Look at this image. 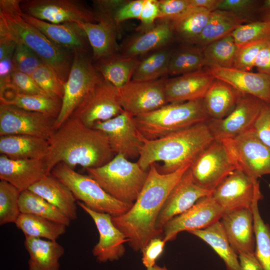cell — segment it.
Returning a JSON list of instances; mask_svg holds the SVG:
<instances>
[{"label":"cell","mask_w":270,"mask_h":270,"mask_svg":"<svg viewBox=\"0 0 270 270\" xmlns=\"http://www.w3.org/2000/svg\"><path fill=\"white\" fill-rule=\"evenodd\" d=\"M190 166L162 174L156 163L152 164L132 207L122 215L112 216L114 225L124 234L134 250L142 252L152 239L162 234L156 228L159 214L170 193Z\"/></svg>","instance_id":"obj_1"},{"label":"cell","mask_w":270,"mask_h":270,"mask_svg":"<svg viewBox=\"0 0 270 270\" xmlns=\"http://www.w3.org/2000/svg\"><path fill=\"white\" fill-rule=\"evenodd\" d=\"M48 148L44 159L48 174L60 163L74 169L100 167L115 156L107 135L86 126L70 116L48 139Z\"/></svg>","instance_id":"obj_2"},{"label":"cell","mask_w":270,"mask_h":270,"mask_svg":"<svg viewBox=\"0 0 270 270\" xmlns=\"http://www.w3.org/2000/svg\"><path fill=\"white\" fill-rule=\"evenodd\" d=\"M214 140L207 122L156 140H148L142 136L144 144L137 162L148 170L152 164L162 162L158 171L162 174L172 173L191 164Z\"/></svg>","instance_id":"obj_3"},{"label":"cell","mask_w":270,"mask_h":270,"mask_svg":"<svg viewBox=\"0 0 270 270\" xmlns=\"http://www.w3.org/2000/svg\"><path fill=\"white\" fill-rule=\"evenodd\" d=\"M18 2H9L0 8V36L25 44L50 67L64 83L70 70L74 54L56 44L42 32L26 22Z\"/></svg>","instance_id":"obj_4"},{"label":"cell","mask_w":270,"mask_h":270,"mask_svg":"<svg viewBox=\"0 0 270 270\" xmlns=\"http://www.w3.org/2000/svg\"><path fill=\"white\" fill-rule=\"evenodd\" d=\"M138 130L148 140L162 138L172 132L210 120L202 100L168 104L152 112L134 117Z\"/></svg>","instance_id":"obj_5"},{"label":"cell","mask_w":270,"mask_h":270,"mask_svg":"<svg viewBox=\"0 0 270 270\" xmlns=\"http://www.w3.org/2000/svg\"><path fill=\"white\" fill-rule=\"evenodd\" d=\"M111 196L122 202L134 204L148 175L138 162H134L121 154H116L104 165L86 169Z\"/></svg>","instance_id":"obj_6"},{"label":"cell","mask_w":270,"mask_h":270,"mask_svg":"<svg viewBox=\"0 0 270 270\" xmlns=\"http://www.w3.org/2000/svg\"><path fill=\"white\" fill-rule=\"evenodd\" d=\"M50 174L69 188L76 200L94 211L117 216L133 205L114 198L89 176L80 174L64 163L56 166Z\"/></svg>","instance_id":"obj_7"},{"label":"cell","mask_w":270,"mask_h":270,"mask_svg":"<svg viewBox=\"0 0 270 270\" xmlns=\"http://www.w3.org/2000/svg\"><path fill=\"white\" fill-rule=\"evenodd\" d=\"M102 78L86 56V52L74 53L70 70L64 86L60 110L54 124V130L71 116L86 96Z\"/></svg>","instance_id":"obj_8"},{"label":"cell","mask_w":270,"mask_h":270,"mask_svg":"<svg viewBox=\"0 0 270 270\" xmlns=\"http://www.w3.org/2000/svg\"><path fill=\"white\" fill-rule=\"evenodd\" d=\"M237 168L254 180L270 174V148L257 136L253 128L234 138L221 140Z\"/></svg>","instance_id":"obj_9"},{"label":"cell","mask_w":270,"mask_h":270,"mask_svg":"<svg viewBox=\"0 0 270 270\" xmlns=\"http://www.w3.org/2000/svg\"><path fill=\"white\" fill-rule=\"evenodd\" d=\"M237 168L225 144L216 140L190 166L195 184L212 192Z\"/></svg>","instance_id":"obj_10"},{"label":"cell","mask_w":270,"mask_h":270,"mask_svg":"<svg viewBox=\"0 0 270 270\" xmlns=\"http://www.w3.org/2000/svg\"><path fill=\"white\" fill-rule=\"evenodd\" d=\"M124 112L120 102L118 89L102 76L71 116L78 119L86 126L93 128L98 122L110 120Z\"/></svg>","instance_id":"obj_11"},{"label":"cell","mask_w":270,"mask_h":270,"mask_svg":"<svg viewBox=\"0 0 270 270\" xmlns=\"http://www.w3.org/2000/svg\"><path fill=\"white\" fill-rule=\"evenodd\" d=\"M20 7L24 13L52 24H80L98 21L96 14L79 0H22Z\"/></svg>","instance_id":"obj_12"},{"label":"cell","mask_w":270,"mask_h":270,"mask_svg":"<svg viewBox=\"0 0 270 270\" xmlns=\"http://www.w3.org/2000/svg\"><path fill=\"white\" fill-rule=\"evenodd\" d=\"M167 78L150 81L130 80L118 89L120 104L124 111L134 117L168 104L165 86Z\"/></svg>","instance_id":"obj_13"},{"label":"cell","mask_w":270,"mask_h":270,"mask_svg":"<svg viewBox=\"0 0 270 270\" xmlns=\"http://www.w3.org/2000/svg\"><path fill=\"white\" fill-rule=\"evenodd\" d=\"M56 118L16 106L0 104V136L28 135L48 140Z\"/></svg>","instance_id":"obj_14"},{"label":"cell","mask_w":270,"mask_h":270,"mask_svg":"<svg viewBox=\"0 0 270 270\" xmlns=\"http://www.w3.org/2000/svg\"><path fill=\"white\" fill-rule=\"evenodd\" d=\"M264 103L254 96L242 94L226 116L207 121L214 140L232 138L253 128Z\"/></svg>","instance_id":"obj_15"},{"label":"cell","mask_w":270,"mask_h":270,"mask_svg":"<svg viewBox=\"0 0 270 270\" xmlns=\"http://www.w3.org/2000/svg\"><path fill=\"white\" fill-rule=\"evenodd\" d=\"M260 192L259 182L237 168L214 190L212 196L224 212H226L251 208L256 196Z\"/></svg>","instance_id":"obj_16"},{"label":"cell","mask_w":270,"mask_h":270,"mask_svg":"<svg viewBox=\"0 0 270 270\" xmlns=\"http://www.w3.org/2000/svg\"><path fill=\"white\" fill-rule=\"evenodd\" d=\"M224 213L212 195L202 198L164 225L163 240L166 242L174 240L181 232L205 229L220 221Z\"/></svg>","instance_id":"obj_17"},{"label":"cell","mask_w":270,"mask_h":270,"mask_svg":"<svg viewBox=\"0 0 270 270\" xmlns=\"http://www.w3.org/2000/svg\"><path fill=\"white\" fill-rule=\"evenodd\" d=\"M93 128L107 135L115 154H121L128 159L138 158L144 144L142 136L130 113L124 111L110 120L98 122Z\"/></svg>","instance_id":"obj_18"},{"label":"cell","mask_w":270,"mask_h":270,"mask_svg":"<svg viewBox=\"0 0 270 270\" xmlns=\"http://www.w3.org/2000/svg\"><path fill=\"white\" fill-rule=\"evenodd\" d=\"M77 204L91 217L98 230L99 240L92 250L97 261L106 262L118 260L125 252L124 244L128 240L114 225L112 216L92 210L81 202L78 201Z\"/></svg>","instance_id":"obj_19"},{"label":"cell","mask_w":270,"mask_h":270,"mask_svg":"<svg viewBox=\"0 0 270 270\" xmlns=\"http://www.w3.org/2000/svg\"><path fill=\"white\" fill-rule=\"evenodd\" d=\"M212 192L196 185L190 168L174 187L159 214L156 228L163 232L164 225L173 218L186 212L198 200L212 195Z\"/></svg>","instance_id":"obj_20"},{"label":"cell","mask_w":270,"mask_h":270,"mask_svg":"<svg viewBox=\"0 0 270 270\" xmlns=\"http://www.w3.org/2000/svg\"><path fill=\"white\" fill-rule=\"evenodd\" d=\"M204 68L215 78L228 84L242 94L250 95L266 103H270V74L234 68Z\"/></svg>","instance_id":"obj_21"},{"label":"cell","mask_w":270,"mask_h":270,"mask_svg":"<svg viewBox=\"0 0 270 270\" xmlns=\"http://www.w3.org/2000/svg\"><path fill=\"white\" fill-rule=\"evenodd\" d=\"M220 222L230 246L238 256L254 253L256 240L251 208L224 212Z\"/></svg>","instance_id":"obj_22"},{"label":"cell","mask_w":270,"mask_h":270,"mask_svg":"<svg viewBox=\"0 0 270 270\" xmlns=\"http://www.w3.org/2000/svg\"><path fill=\"white\" fill-rule=\"evenodd\" d=\"M216 78L204 68L167 78L165 92L168 104L202 100Z\"/></svg>","instance_id":"obj_23"},{"label":"cell","mask_w":270,"mask_h":270,"mask_svg":"<svg viewBox=\"0 0 270 270\" xmlns=\"http://www.w3.org/2000/svg\"><path fill=\"white\" fill-rule=\"evenodd\" d=\"M48 174L42 159L16 160L0 154V180L10 183L20 192Z\"/></svg>","instance_id":"obj_24"},{"label":"cell","mask_w":270,"mask_h":270,"mask_svg":"<svg viewBox=\"0 0 270 270\" xmlns=\"http://www.w3.org/2000/svg\"><path fill=\"white\" fill-rule=\"evenodd\" d=\"M22 17L42 32L50 40L74 54L86 52L88 40L79 24L65 23L55 24L41 20L23 12Z\"/></svg>","instance_id":"obj_25"},{"label":"cell","mask_w":270,"mask_h":270,"mask_svg":"<svg viewBox=\"0 0 270 270\" xmlns=\"http://www.w3.org/2000/svg\"><path fill=\"white\" fill-rule=\"evenodd\" d=\"M98 22H86L79 25L84 32L92 48L93 58L98 61L116 54L118 26L112 20L96 16Z\"/></svg>","instance_id":"obj_26"},{"label":"cell","mask_w":270,"mask_h":270,"mask_svg":"<svg viewBox=\"0 0 270 270\" xmlns=\"http://www.w3.org/2000/svg\"><path fill=\"white\" fill-rule=\"evenodd\" d=\"M28 190L56 207L70 220L78 218V204L73 194L52 174L36 182Z\"/></svg>","instance_id":"obj_27"},{"label":"cell","mask_w":270,"mask_h":270,"mask_svg":"<svg viewBox=\"0 0 270 270\" xmlns=\"http://www.w3.org/2000/svg\"><path fill=\"white\" fill-rule=\"evenodd\" d=\"M24 244L29 254L28 270H60L64 249L56 240L25 236Z\"/></svg>","instance_id":"obj_28"},{"label":"cell","mask_w":270,"mask_h":270,"mask_svg":"<svg viewBox=\"0 0 270 270\" xmlns=\"http://www.w3.org/2000/svg\"><path fill=\"white\" fill-rule=\"evenodd\" d=\"M48 140L28 135L0 136V152L16 160L42 159L48 150Z\"/></svg>","instance_id":"obj_29"},{"label":"cell","mask_w":270,"mask_h":270,"mask_svg":"<svg viewBox=\"0 0 270 270\" xmlns=\"http://www.w3.org/2000/svg\"><path fill=\"white\" fill-rule=\"evenodd\" d=\"M173 37L174 32L170 22L161 20L150 30L128 40L122 46L120 54L138 58L166 45Z\"/></svg>","instance_id":"obj_30"},{"label":"cell","mask_w":270,"mask_h":270,"mask_svg":"<svg viewBox=\"0 0 270 270\" xmlns=\"http://www.w3.org/2000/svg\"><path fill=\"white\" fill-rule=\"evenodd\" d=\"M242 95L228 84L216 78L202 99L210 119L220 120L226 116Z\"/></svg>","instance_id":"obj_31"},{"label":"cell","mask_w":270,"mask_h":270,"mask_svg":"<svg viewBox=\"0 0 270 270\" xmlns=\"http://www.w3.org/2000/svg\"><path fill=\"white\" fill-rule=\"evenodd\" d=\"M140 61L138 58L115 54L98 60L95 67L106 81L120 88L132 80Z\"/></svg>","instance_id":"obj_32"},{"label":"cell","mask_w":270,"mask_h":270,"mask_svg":"<svg viewBox=\"0 0 270 270\" xmlns=\"http://www.w3.org/2000/svg\"><path fill=\"white\" fill-rule=\"evenodd\" d=\"M0 104L42 113L56 119L60 110L62 100L48 95L26 94L10 90L0 94Z\"/></svg>","instance_id":"obj_33"},{"label":"cell","mask_w":270,"mask_h":270,"mask_svg":"<svg viewBox=\"0 0 270 270\" xmlns=\"http://www.w3.org/2000/svg\"><path fill=\"white\" fill-rule=\"evenodd\" d=\"M188 232L212 247L224 261L227 270H242L238 256L230 246L220 220L205 229Z\"/></svg>","instance_id":"obj_34"},{"label":"cell","mask_w":270,"mask_h":270,"mask_svg":"<svg viewBox=\"0 0 270 270\" xmlns=\"http://www.w3.org/2000/svg\"><path fill=\"white\" fill-rule=\"evenodd\" d=\"M246 22L232 13L221 10L211 12L209 20L200 34L192 44L204 48L208 44L231 34Z\"/></svg>","instance_id":"obj_35"},{"label":"cell","mask_w":270,"mask_h":270,"mask_svg":"<svg viewBox=\"0 0 270 270\" xmlns=\"http://www.w3.org/2000/svg\"><path fill=\"white\" fill-rule=\"evenodd\" d=\"M211 12L204 8L190 6L170 22L174 34L184 42L193 43L206 25Z\"/></svg>","instance_id":"obj_36"},{"label":"cell","mask_w":270,"mask_h":270,"mask_svg":"<svg viewBox=\"0 0 270 270\" xmlns=\"http://www.w3.org/2000/svg\"><path fill=\"white\" fill-rule=\"evenodd\" d=\"M25 236L56 241L66 232V225L38 216L20 214L15 222Z\"/></svg>","instance_id":"obj_37"},{"label":"cell","mask_w":270,"mask_h":270,"mask_svg":"<svg viewBox=\"0 0 270 270\" xmlns=\"http://www.w3.org/2000/svg\"><path fill=\"white\" fill-rule=\"evenodd\" d=\"M19 208L22 214L44 218L67 226L70 224V220L56 207L28 190L20 192Z\"/></svg>","instance_id":"obj_38"},{"label":"cell","mask_w":270,"mask_h":270,"mask_svg":"<svg viewBox=\"0 0 270 270\" xmlns=\"http://www.w3.org/2000/svg\"><path fill=\"white\" fill-rule=\"evenodd\" d=\"M262 198L260 192L256 196L251 207L256 240L254 254L262 269L270 270V227L263 220L258 206Z\"/></svg>","instance_id":"obj_39"},{"label":"cell","mask_w":270,"mask_h":270,"mask_svg":"<svg viewBox=\"0 0 270 270\" xmlns=\"http://www.w3.org/2000/svg\"><path fill=\"white\" fill-rule=\"evenodd\" d=\"M172 51L163 48L156 51L140 60L132 80L137 81L156 80L168 74L170 58Z\"/></svg>","instance_id":"obj_40"},{"label":"cell","mask_w":270,"mask_h":270,"mask_svg":"<svg viewBox=\"0 0 270 270\" xmlns=\"http://www.w3.org/2000/svg\"><path fill=\"white\" fill-rule=\"evenodd\" d=\"M204 67L203 48L196 45L185 46L172 52L168 74L181 76L202 70Z\"/></svg>","instance_id":"obj_41"},{"label":"cell","mask_w":270,"mask_h":270,"mask_svg":"<svg viewBox=\"0 0 270 270\" xmlns=\"http://www.w3.org/2000/svg\"><path fill=\"white\" fill-rule=\"evenodd\" d=\"M204 68H233L238 47L231 35L204 47Z\"/></svg>","instance_id":"obj_42"},{"label":"cell","mask_w":270,"mask_h":270,"mask_svg":"<svg viewBox=\"0 0 270 270\" xmlns=\"http://www.w3.org/2000/svg\"><path fill=\"white\" fill-rule=\"evenodd\" d=\"M20 192L14 186L0 182V224L14 223L20 215L19 198Z\"/></svg>","instance_id":"obj_43"},{"label":"cell","mask_w":270,"mask_h":270,"mask_svg":"<svg viewBox=\"0 0 270 270\" xmlns=\"http://www.w3.org/2000/svg\"><path fill=\"white\" fill-rule=\"evenodd\" d=\"M31 76L47 94L62 100L65 83L46 64L42 62Z\"/></svg>","instance_id":"obj_44"},{"label":"cell","mask_w":270,"mask_h":270,"mask_svg":"<svg viewBox=\"0 0 270 270\" xmlns=\"http://www.w3.org/2000/svg\"><path fill=\"white\" fill-rule=\"evenodd\" d=\"M238 47L270 37V22L255 20L244 24L230 34Z\"/></svg>","instance_id":"obj_45"},{"label":"cell","mask_w":270,"mask_h":270,"mask_svg":"<svg viewBox=\"0 0 270 270\" xmlns=\"http://www.w3.org/2000/svg\"><path fill=\"white\" fill-rule=\"evenodd\" d=\"M260 3L256 0H220L218 9L230 12L248 23L256 20Z\"/></svg>","instance_id":"obj_46"},{"label":"cell","mask_w":270,"mask_h":270,"mask_svg":"<svg viewBox=\"0 0 270 270\" xmlns=\"http://www.w3.org/2000/svg\"><path fill=\"white\" fill-rule=\"evenodd\" d=\"M44 62L30 48L22 44H17L12 56L14 70L31 76Z\"/></svg>","instance_id":"obj_47"},{"label":"cell","mask_w":270,"mask_h":270,"mask_svg":"<svg viewBox=\"0 0 270 270\" xmlns=\"http://www.w3.org/2000/svg\"><path fill=\"white\" fill-rule=\"evenodd\" d=\"M270 40V37L252 42L238 47L233 68L251 71L256 56L262 48Z\"/></svg>","instance_id":"obj_48"},{"label":"cell","mask_w":270,"mask_h":270,"mask_svg":"<svg viewBox=\"0 0 270 270\" xmlns=\"http://www.w3.org/2000/svg\"><path fill=\"white\" fill-rule=\"evenodd\" d=\"M8 90L22 94L48 95L39 86L31 76L14 69L10 84Z\"/></svg>","instance_id":"obj_49"},{"label":"cell","mask_w":270,"mask_h":270,"mask_svg":"<svg viewBox=\"0 0 270 270\" xmlns=\"http://www.w3.org/2000/svg\"><path fill=\"white\" fill-rule=\"evenodd\" d=\"M159 20L170 22L174 20L190 7L188 0H160Z\"/></svg>","instance_id":"obj_50"},{"label":"cell","mask_w":270,"mask_h":270,"mask_svg":"<svg viewBox=\"0 0 270 270\" xmlns=\"http://www.w3.org/2000/svg\"><path fill=\"white\" fill-rule=\"evenodd\" d=\"M158 0H144L139 20L140 24L138 30L141 33L150 30L154 27V22L159 16Z\"/></svg>","instance_id":"obj_51"},{"label":"cell","mask_w":270,"mask_h":270,"mask_svg":"<svg viewBox=\"0 0 270 270\" xmlns=\"http://www.w3.org/2000/svg\"><path fill=\"white\" fill-rule=\"evenodd\" d=\"M253 130L258 138L270 148V103H264Z\"/></svg>","instance_id":"obj_52"},{"label":"cell","mask_w":270,"mask_h":270,"mask_svg":"<svg viewBox=\"0 0 270 270\" xmlns=\"http://www.w3.org/2000/svg\"><path fill=\"white\" fill-rule=\"evenodd\" d=\"M162 239L158 237L152 239L142 251V262L146 268H150L156 264V260L162 254L165 244Z\"/></svg>","instance_id":"obj_53"},{"label":"cell","mask_w":270,"mask_h":270,"mask_svg":"<svg viewBox=\"0 0 270 270\" xmlns=\"http://www.w3.org/2000/svg\"><path fill=\"white\" fill-rule=\"evenodd\" d=\"M12 56L0 60V94L7 90L10 84L14 69Z\"/></svg>","instance_id":"obj_54"},{"label":"cell","mask_w":270,"mask_h":270,"mask_svg":"<svg viewBox=\"0 0 270 270\" xmlns=\"http://www.w3.org/2000/svg\"><path fill=\"white\" fill-rule=\"evenodd\" d=\"M254 68L258 72L270 74V40L259 52Z\"/></svg>","instance_id":"obj_55"},{"label":"cell","mask_w":270,"mask_h":270,"mask_svg":"<svg viewBox=\"0 0 270 270\" xmlns=\"http://www.w3.org/2000/svg\"><path fill=\"white\" fill-rule=\"evenodd\" d=\"M242 270H264L254 254H241L238 256Z\"/></svg>","instance_id":"obj_56"},{"label":"cell","mask_w":270,"mask_h":270,"mask_svg":"<svg viewBox=\"0 0 270 270\" xmlns=\"http://www.w3.org/2000/svg\"><path fill=\"white\" fill-rule=\"evenodd\" d=\"M16 44L10 38L0 36V60L12 56Z\"/></svg>","instance_id":"obj_57"},{"label":"cell","mask_w":270,"mask_h":270,"mask_svg":"<svg viewBox=\"0 0 270 270\" xmlns=\"http://www.w3.org/2000/svg\"><path fill=\"white\" fill-rule=\"evenodd\" d=\"M190 6L206 9L210 12L218 10L220 0H188Z\"/></svg>","instance_id":"obj_58"},{"label":"cell","mask_w":270,"mask_h":270,"mask_svg":"<svg viewBox=\"0 0 270 270\" xmlns=\"http://www.w3.org/2000/svg\"><path fill=\"white\" fill-rule=\"evenodd\" d=\"M258 16L259 20L270 22V0H264L261 2L258 10Z\"/></svg>","instance_id":"obj_59"},{"label":"cell","mask_w":270,"mask_h":270,"mask_svg":"<svg viewBox=\"0 0 270 270\" xmlns=\"http://www.w3.org/2000/svg\"><path fill=\"white\" fill-rule=\"evenodd\" d=\"M146 270H168L166 266H160L156 264L154 265L153 266L146 268Z\"/></svg>","instance_id":"obj_60"}]
</instances>
